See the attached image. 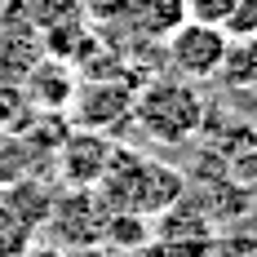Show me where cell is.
Instances as JSON below:
<instances>
[{"label": "cell", "instance_id": "1", "mask_svg": "<svg viewBox=\"0 0 257 257\" xmlns=\"http://www.w3.org/2000/svg\"><path fill=\"white\" fill-rule=\"evenodd\" d=\"M93 191L102 195V204L111 208V213H142V217H155V213H169V208L182 200L186 182H182L178 169H169V164H160V160H147V155L128 151V147H115L102 182H98Z\"/></svg>", "mask_w": 257, "mask_h": 257}, {"label": "cell", "instance_id": "8", "mask_svg": "<svg viewBox=\"0 0 257 257\" xmlns=\"http://www.w3.org/2000/svg\"><path fill=\"white\" fill-rule=\"evenodd\" d=\"M128 14H133V23L142 27L147 36H169L186 18L182 0H128Z\"/></svg>", "mask_w": 257, "mask_h": 257}, {"label": "cell", "instance_id": "10", "mask_svg": "<svg viewBox=\"0 0 257 257\" xmlns=\"http://www.w3.org/2000/svg\"><path fill=\"white\" fill-rule=\"evenodd\" d=\"M222 31L239 40V36H257V0H235L231 14L222 18Z\"/></svg>", "mask_w": 257, "mask_h": 257}, {"label": "cell", "instance_id": "2", "mask_svg": "<svg viewBox=\"0 0 257 257\" xmlns=\"http://www.w3.org/2000/svg\"><path fill=\"white\" fill-rule=\"evenodd\" d=\"M133 124L147 138L164 142V147H182L204 128V93L182 76H160L142 80L138 98H133Z\"/></svg>", "mask_w": 257, "mask_h": 257}, {"label": "cell", "instance_id": "6", "mask_svg": "<svg viewBox=\"0 0 257 257\" xmlns=\"http://www.w3.org/2000/svg\"><path fill=\"white\" fill-rule=\"evenodd\" d=\"M76 71L62 62V58H45L27 71V84H23V98L40 111H71V98H76Z\"/></svg>", "mask_w": 257, "mask_h": 257}, {"label": "cell", "instance_id": "7", "mask_svg": "<svg viewBox=\"0 0 257 257\" xmlns=\"http://www.w3.org/2000/svg\"><path fill=\"white\" fill-rule=\"evenodd\" d=\"M217 84L235 89V93H253L257 89V36H226V53H222V67H217Z\"/></svg>", "mask_w": 257, "mask_h": 257}, {"label": "cell", "instance_id": "9", "mask_svg": "<svg viewBox=\"0 0 257 257\" xmlns=\"http://www.w3.org/2000/svg\"><path fill=\"white\" fill-rule=\"evenodd\" d=\"M31 155H36V147H31L27 138L9 133V128L0 133V191L27 178V164H31Z\"/></svg>", "mask_w": 257, "mask_h": 257}, {"label": "cell", "instance_id": "12", "mask_svg": "<svg viewBox=\"0 0 257 257\" xmlns=\"http://www.w3.org/2000/svg\"><path fill=\"white\" fill-rule=\"evenodd\" d=\"M23 89H14V84H0V133L5 128L18 124V115H23Z\"/></svg>", "mask_w": 257, "mask_h": 257}, {"label": "cell", "instance_id": "3", "mask_svg": "<svg viewBox=\"0 0 257 257\" xmlns=\"http://www.w3.org/2000/svg\"><path fill=\"white\" fill-rule=\"evenodd\" d=\"M164 40H169V67H173V76L191 80V84L217 80L222 53H226V31H222V27L182 18Z\"/></svg>", "mask_w": 257, "mask_h": 257}, {"label": "cell", "instance_id": "5", "mask_svg": "<svg viewBox=\"0 0 257 257\" xmlns=\"http://www.w3.org/2000/svg\"><path fill=\"white\" fill-rule=\"evenodd\" d=\"M138 89H142V84H128V80H120V76L76 84V98H71L76 124L106 133L111 124H120V120L133 115V98H138Z\"/></svg>", "mask_w": 257, "mask_h": 257}, {"label": "cell", "instance_id": "11", "mask_svg": "<svg viewBox=\"0 0 257 257\" xmlns=\"http://www.w3.org/2000/svg\"><path fill=\"white\" fill-rule=\"evenodd\" d=\"M235 0H182V9H186V18H195V23H213L222 27V18L231 14Z\"/></svg>", "mask_w": 257, "mask_h": 257}, {"label": "cell", "instance_id": "4", "mask_svg": "<svg viewBox=\"0 0 257 257\" xmlns=\"http://www.w3.org/2000/svg\"><path fill=\"white\" fill-rule=\"evenodd\" d=\"M115 142L98 133V128H67V138L58 142V178L67 182V191H93L102 182L106 164H111Z\"/></svg>", "mask_w": 257, "mask_h": 257}]
</instances>
